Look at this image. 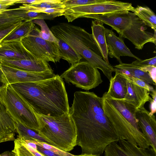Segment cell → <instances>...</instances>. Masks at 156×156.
Here are the masks:
<instances>
[{
  "instance_id": "cell-1",
  "label": "cell",
  "mask_w": 156,
  "mask_h": 156,
  "mask_svg": "<svg viewBox=\"0 0 156 156\" xmlns=\"http://www.w3.org/2000/svg\"><path fill=\"white\" fill-rule=\"evenodd\" d=\"M69 113L76 129V145L82 154L101 156L109 144L119 138L104 113L103 99L93 92L76 91Z\"/></svg>"
},
{
  "instance_id": "cell-33",
  "label": "cell",
  "mask_w": 156,
  "mask_h": 156,
  "mask_svg": "<svg viewBox=\"0 0 156 156\" xmlns=\"http://www.w3.org/2000/svg\"><path fill=\"white\" fill-rule=\"evenodd\" d=\"M30 140L33 141L37 145L46 149L50 150L59 156H77L59 149L47 143L41 142L35 140Z\"/></svg>"
},
{
  "instance_id": "cell-15",
  "label": "cell",
  "mask_w": 156,
  "mask_h": 156,
  "mask_svg": "<svg viewBox=\"0 0 156 156\" xmlns=\"http://www.w3.org/2000/svg\"><path fill=\"white\" fill-rule=\"evenodd\" d=\"M132 13L129 12L108 15H90L83 17L93 19L108 25L120 35L130 25Z\"/></svg>"
},
{
  "instance_id": "cell-20",
  "label": "cell",
  "mask_w": 156,
  "mask_h": 156,
  "mask_svg": "<svg viewBox=\"0 0 156 156\" xmlns=\"http://www.w3.org/2000/svg\"><path fill=\"white\" fill-rule=\"evenodd\" d=\"M115 76L109 81L108 90L104 93L110 98L123 100L127 92V80L119 71L115 69Z\"/></svg>"
},
{
  "instance_id": "cell-23",
  "label": "cell",
  "mask_w": 156,
  "mask_h": 156,
  "mask_svg": "<svg viewBox=\"0 0 156 156\" xmlns=\"http://www.w3.org/2000/svg\"><path fill=\"white\" fill-rule=\"evenodd\" d=\"M103 95L109 100L121 115L136 129L140 130L136 117V109L131 104L123 100L113 99ZM141 131V130H140Z\"/></svg>"
},
{
  "instance_id": "cell-45",
  "label": "cell",
  "mask_w": 156,
  "mask_h": 156,
  "mask_svg": "<svg viewBox=\"0 0 156 156\" xmlns=\"http://www.w3.org/2000/svg\"><path fill=\"white\" fill-rule=\"evenodd\" d=\"M10 151H7L0 154V156H9Z\"/></svg>"
},
{
  "instance_id": "cell-8",
  "label": "cell",
  "mask_w": 156,
  "mask_h": 156,
  "mask_svg": "<svg viewBox=\"0 0 156 156\" xmlns=\"http://www.w3.org/2000/svg\"><path fill=\"white\" fill-rule=\"evenodd\" d=\"M60 76L67 82L86 90L95 88L103 82L98 69L87 61L72 65Z\"/></svg>"
},
{
  "instance_id": "cell-35",
  "label": "cell",
  "mask_w": 156,
  "mask_h": 156,
  "mask_svg": "<svg viewBox=\"0 0 156 156\" xmlns=\"http://www.w3.org/2000/svg\"><path fill=\"white\" fill-rule=\"evenodd\" d=\"M121 74L127 80L140 87L145 88L150 92H151L154 90L152 86L142 80L132 76H128L122 73Z\"/></svg>"
},
{
  "instance_id": "cell-4",
  "label": "cell",
  "mask_w": 156,
  "mask_h": 156,
  "mask_svg": "<svg viewBox=\"0 0 156 156\" xmlns=\"http://www.w3.org/2000/svg\"><path fill=\"white\" fill-rule=\"evenodd\" d=\"M50 30L57 38L66 42L87 61L94 52L102 57L92 34L81 27L61 23L52 26Z\"/></svg>"
},
{
  "instance_id": "cell-38",
  "label": "cell",
  "mask_w": 156,
  "mask_h": 156,
  "mask_svg": "<svg viewBox=\"0 0 156 156\" xmlns=\"http://www.w3.org/2000/svg\"><path fill=\"white\" fill-rule=\"evenodd\" d=\"M139 69L142 71L147 72L153 81L156 83V67L151 66L141 67Z\"/></svg>"
},
{
  "instance_id": "cell-16",
  "label": "cell",
  "mask_w": 156,
  "mask_h": 156,
  "mask_svg": "<svg viewBox=\"0 0 156 156\" xmlns=\"http://www.w3.org/2000/svg\"><path fill=\"white\" fill-rule=\"evenodd\" d=\"M4 65L21 70L41 72L52 69L48 62L39 59H0Z\"/></svg>"
},
{
  "instance_id": "cell-19",
  "label": "cell",
  "mask_w": 156,
  "mask_h": 156,
  "mask_svg": "<svg viewBox=\"0 0 156 156\" xmlns=\"http://www.w3.org/2000/svg\"><path fill=\"white\" fill-rule=\"evenodd\" d=\"M16 132L15 122L0 101V143L14 140Z\"/></svg>"
},
{
  "instance_id": "cell-46",
  "label": "cell",
  "mask_w": 156,
  "mask_h": 156,
  "mask_svg": "<svg viewBox=\"0 0 156 156\" xmlns=\"http://www.w3.org/2000/svg\"><path fill=\"white\" fill-rule=\"evenodd\" d=\"M77 156H99L95 155H93L91 154H81Z\"/></svg>"
},
{
  "instance_id": "cell-25",
  "label": "cell",
  "mask_w": 156,
  "mask_h": 156,
  "mask_svg": "<svg viewBox=\"0 0 156 156\" xmlns=\"http://www.w3.org/2000/svg\"><path fill=\"white\" fill-rule=\"evenodd\" d=\"M59 51L61 58L73 65L80 62L82 57L77 54L67 44L57 39Z\"/></svg>"
},
{
  "instance_id": "cell-10",
  "label": "cell",
  "mask_w": 156,
  "mask_h": 156,
  "mask_svg": "<svg viewBox=\"0 0 156 156\" xmlns=\"http://www.w3.org/2000/svg\"><path fill=\"white\" fill-rule=\"evenodd\" d=\"M147 26L142 20L133 12L130 25L119 35V37L128 39L138 50L142 49L144 45L148 42L156 45V32L153 34L146 31Z\"/></svg>"
},
{
  "instance_id": "cell-39",
  "label": "cell",
  "mask_w": 156,
  "mask_h": 156,
  "mask_svg": "<svg viewBox=\"0 0 156 156\" xmlns=\"http://www.w3.org/2000/svg\"><path fill=\"white\" fill-rule=\"evenodd\" d=\"M152 96V98H151L150 99V110L149 115H154L156 112V91L154 90L150 94Z\"/></svg>"
},
{
  "instance_id": "cell-5",
  "label": "cell",
  "mask_w": 156,
  "mask_h": 156,
  "mask_svg": "<svg viewBox=\"0 0 156 156\" xmlns=\"http://www.w3.org/2000/svg\"><path fill=\"white\" fill-rule=\"evenodd\" d=\"M0 101L15 122L38 133L39 127L36 114L10 85L0 90Z\"/></svg>"
},
{
  "instance_id": "cell-2",
  "label": "cell",
  "mask_w": 156,
  "mask_h": 156,
  "mask_svg": "<svg viewBox=\"0 0 156 156\" xmlns=\"http://www.w3.org/2000/svg\"><path fill=\"white\" fill-rule=\"evenodd\" d=\"M9 85L35 113L53 117L69 113L67 93L58 75L39 81Z\"/></svg>"
},
{
  "instance_id": "cell-36",
  "label": "cell",
  "mask_w": 156,
  "mask_h": 156,
  "mask_svg": "<svg viewBox=\"0 0 156 156\" xmlns=\"http://www.w3.org/2000/svg\"><path fill=\"white\" fill-rule=\"evenodd\" d=\"M131 64L133 66L139 68L140 67L149 66L156 67V57L144 60H136Z\"/></svg>"
},
{
  "instance_id": "cell-14",
  "label": "cell",
  "mask_w": 156,
  "mask_h": 156,
  "mask_svg": "<svg viewBox=\"0 0 156 156\" xmlns=\"http://www.w3.org/2000/svg\"><path fill=\"white\" fill-rule=\"evenodd\" d=\"M105 30L108 54L110 58H115L119 64L122 63L120 59L122 56H127L136 60H141L131 52L122 38L117 37L112 30L105 28Z\"/></svg>"
},
{
  "instance_id": "cell-26",
  "label": "cell",
  "mask_w": 156,
  "mask_h": 156,
  "mask_svg": "<svg viewBox=\"0 0 156 156\" xmlns=\"http://www.w3.org/2000/svg\"><path fill=\"white\" fill-rule=\"evenodd\" d=\"M133 13L142 20L147 26L156 32V16L154 13L149 7L137 5L134 8Z\"/></svg>"
},
{
  "instance_id": "cell-44",
  "label": "cell",
  "mask_w": 156,
  "mask_h": 156,
  "mask_svg": "<svg viewBox=\"0 0 156 156\" xmlns=\"http://www.w3.org/2000/svg\"><path fill=\"white\" fill-rule=\"evenodd\" d=\"M25 144L26 146L27 147V148H28V149L30 150V151L33 153V154L35 156H44V155H43L40 152H38L37 150V151L35 150L34 149H33L28 146L26 144Z\"/></svg>"
},
{
  "instance_id": "cell-27",
  "label": "cell",
  "mask_w": 156,
  "mask_h": 156,
  "mask_svg": "<svg viewBox=\"0 0 156 156\" xmlns=\"http://www.w3.org/2000/svg\"><path fill=\"white\" fill-rule=\"evenodd\" d=\"M114 67L115 68L127 70L130 73V76L142 80L149 84L156 85V83L153 81L147 72L139 69V68L133 66L131 63L122 62L114 66Z\"/></svg>"
},
{
  "instance_id": "cell-29",
  "label": "cell",
  "mask_w": 156,
  "mask_h": 156,
  "mask_svg": "<svg viewBox=\"0 0 156 156\" xmlns=\"http://www.w3.org/2000/svg\"><path fill=\"white\" fill-rule=\"evenodd\" d=\"M32 22L41 27V30L38 34L40 37L45 40L58 44L57 39L54 35L44 20L36 19L33 20Z\"/></svg>"
},
{
  "instance_id": "cell-21",
  "label": "cell",
  "mask_w": 156,
  "mask_h": 156,
  "mask_svg": "<svg viewBox=\"0 0 156 156\" xmlns=\"http://www.w3.org/2000/svg\"><path fill=\"white\" fill-rule=\"evenodd\" d=\"M1 12L9 16L21 18L24 21H33L36 19L52 20L58 16L56 15L30 11L24 4L18 8L7 9Z\"/></svg>"
},
{
  "instance_id": "cell-7",
  "label": "cell",
  "mask_w": 156,
  "mask_h": 156,
  "mask_svg": "<svg viewBox=\"0 0 156 156\" xmlns=\"http://www.w3.org/2000/svg\"><path fill=\"white\" fill-rule=\"evenodd\" d=\"M134 8L131 3L104 0L101 2L94 4L66 9L63 15L69 22L88 15H108L130 11L133 12Z\"/></svg>"
},
{
  "instance_id": "cell-43",
  "label": "cell",
  "mask_w": 156,
  "mask_h": 156,
  "mask_svg": "<svg viewBox=\"0 0 156 156\" xmlns=\"http://www.w3.org/2000/svg\"><path fill=\"white\" fill-rule=\"evenodd\" d=\"M41 0H18L16 4L22 3L33 4L41 1Z\"/></svg>"
},
{
  "instance_id": "cell-32",
  "label": "cell",
  "mask_w": 156,
  "mask_h": 156,
  "mask_svg": "<svg viewBox=\"0 0 156 156\" xmlns=\"http://www.w3.org/2000/svg\"><path fill=\"white\" fill-rule=\"evenodd\" d=\"M104 0H63L65 9L74 7L94 4Z\"/></svg>"
},
{
  "instance_id": "cell-41",
  "label": "cell",
  "mask_w": 156,
  "mask_h": 156,
  "mask_svg": "<svg viewBox=\"0 0 156 156\" xmlns=\"http://www.w3.org/2000/svg\"><path fill=\"white\" fill-rule=\"evenodd\" d=\"M37 145V150L44 156H59L52 151Z\"/></svg>"
},
{
  "instance_id": "cell-34",
  "label": "cell",
  "mask_w": 156,
  "mask_h": 156,
  "mask_svg": "<svg viewBox=\"0 0 156 156\" xmlns=\"http://www.w3.org/2000/svg\"><path fill=\"white\" fill-rule=\"evenodd\" d=\"M23 21L22 19L9 16L0 12V27L12 25Z\"/></svg>"
},
{
  "instance_id": "cell-12",
  "label": "cell",
  "mask_w": 156,
  "mask_h": 156,
  "mask_svg": "<svg viewBox=\"0 0 156 156\" xmlns=\"http://www.w3.org/2000/svg\"><path fill=\"white\" fill-rule=\"evenodd\" d=\"M104 156H156L151 147L144 149L123 139L112 143L106 148Z\"/></svg>"
},
{
  "instance_id": "cell-30",
  "label": "cell",
  "mask_w": 156,
  "mask_h": 156,
  "mask_svg": "<svg viewBox=\"0 0 156 156\" xmlns=\"http://www.w3.org/2000/svg\"><path fill=\"white\" fill-rule=\"evenodd\" d=\"M12 151L17 156H35L18 137L14 140V147Z\"/></svg>"
},
{
  "instance_id": "cell-47",
  "label": "cell",
  "mask_w": 156,
  "mask_h": 156,
  "mask_svg": "<svg viewBox=\"0 0 156 156\" xmlns=\"http://www.w3.org/2000/svg\"><path fill=\"white\" fill-rule=\"evenodd\" d=\"M9 156H17L16 154H15L12 151L10 152Z\"/></svg>"
},
{
  "instance_id": "cell-18",
  "label": "cell",
  "mask_w": 156,
  "mask_h": 156,
  "mask_svg": "<svg viewBox=\"0 0 156 156\" xmlns=\"http://www.w3.org/2000/svg\"><path fill=\"white\" fill-rule=\"evenodd\" d=\"M127 80V92L123 100L133 105L136 109L144 107L145 103L149 101L151 98L150 92Z\"/></svg>"
},
{
  "instance_id": "cell-3",
  "label": "cell",
  "mask_w": 156,
  "mask_h": 156,
  "mask_svg": "<svg viewBox=\"0 0 156 156\" xmlns=\"http://www.w3.org/2000/svg\"><path fill=\"white\" fill-rule=\"evenodd\" d=\"M35 114L39 125L38 133L49 144L67 152L76 145V129L69 113L55 117Z\"/></svg>"
},
{
  "instance_id": "cell-17",
  "label": "cell",
  "mask_w": 156,
  "mask_h": 156,
  "mask_svg": "<svg viewBox=\"0 0 156 156\" xmlns=\"http://www.w3.org/2000/svg\"><path fill=\"white\" fill-rule=\"evenodd\" d=\"M0 59L35 58L25 48L21 41H12L0 42Z\"/></svg>"
},
{
  "instance_id": "cell-13",
  "label": "cell",
  "mask_w": 156,
  "mask_h": 156,
  "mask_svg": "<svg viewBox=\"0 0 156 156\" xmlns=\"http://www.w3.org/2000/svg\"><path fill=\"white\" fill-rule=\"evenodd\" d=\"M144 107L136 109V117L139 127L148 141L151 147L156 151V120L154 115Z\"/></svg>"
},
{
  "instance_id": "cell-6",
  "label": "cell",
  "mask_w": 156,
  "mask_h": 156,
  "mask_svg": "<svg viewBox=\"0 0 156 156\" xmlns=\"http://www.w3.org/2000/svg\"><path fill=\"white\" fill-rule=\"evenodd\" d=\"M103 108L119 139L125 140L140 148H149L151 145L141 131L136 129L126 120L103 94Z\"/></svg>"
},
{
  "instance_id": "cell-42",
  "label": "cell",
  "mask_w": 156,
  "mask_h": 156,
  "mask_svg": "<svg viewBox=\"0 0 156 156\" xmlns=\"http://www.w3.org/2000/svg\"><path fill=\"white\" fill-rule=\"evenodd\" d=\"M8 85V82L1 68L0 63V90Z\"/></svg>"
},
{
  "instance_id": "cell-24",
  "label": "cell",
  "mask_w": 156,
  "mask_h": 156,
  "mask_svg": "<svg viewBox=\"0 0 156 156\" xmlns=\"http://www.w3.org/2000/svg\"><path fill=\"white\" fill-rule=\"evenodd\" d=\"M35 25L32 21H22L1 42L21 41L29 35Z\"/></svg>"
},
{
  "instance_id": "cell-9",
  "label": "cell",
  "mask_w": 156,
  "mask_h": 156,
  "mask_svg": "<svg viewBox=\"0 0 156 156\" xmlns=\"http://www.w3.org/2000/svg\"><path fill=\"white\" fill-rule=\"evenodd\" d=\"M40 31L35 25L29 35L22 39L23 46L35 59L48 62H59L61 58L58 44L40 37Z\"/></svg>"
},
{
  "instance_id": "cell-22",
  "label": "cell",
  "mask_w": 156,
  "mask_h": 156,
  "mask_svg": "<svg viewBox=\"0 0 156 156\" xmlns=\"http://www.w3.org/2000/svg\"><path fill=\"white\" fill-rule=\"evenodd\" d=\"M91 34L95 42L98 47L103 59L108 64L107 46L106 43L105 27L103 23L94 20L92 21Z\"/></svg>"
},
{
  "instance_id": "cell-28",
  "label": "cell",
  "mask_w": 156,
  "mask_h": 156,
  "mask_svg": "<svg viewBox=\"0 0 156 156\" xmlns=\"http://www.w3.org/2000/svg\"><path fill=\"white\" fill-rule=\"evenodd\" d=\"M16 132L18 137L30 140H35L41 142L48 143L34 130L19 122H15Z\"/></svg>"
},
{
  "instance_id": "cell-37",
  "label": "cell",
  "mask_w": 156,
  "mask_h": 156,
  "mask_svg": "<svg viewBox=\"0 0 156 156\" xmlns=\"http://www.w3.org/2000/svg\"><path fill=\"white\" fill-rule=\"evenodd\" d=\"M22 21L14 24L5 25L0 27V42Z\"/></svg>"
},
{
  "instance_id": "cell-31",
  "label": "cell",
  "mask_w": 156,
  "mask_h": 156,
  "mask_svg": "<svg viewBox=\"0 0 156 156\" xmlns=\"http://www.w3.org/2000/svg\"><path fill=\"white\" fill-rule=\"evenodd\" d=\"M30 5L33 7L42 8H64L63 0H41L36 4Z\"/></svg>"
},
{
  "instance_id": "cell-40",
  "label": "cell",
  "mask_w": 156,
  "mask_h": 156,
  "mask_svg": "<svg viewBox=\"0 0 156 156\" xmlns=\"http://www.w3.org/2000/svg\"><path fill=\"white\" fill-rule=\"evenodd\" d=\"M18 0H0V12L16 4Z\"/></svg>"
},
{
  "instance_id": "cell-11",
  "label": "cell",
  "mask_w": 156,
  "mask_h": 156,
  "mask_svg": "<svg viewBox=\"0 0 156 156\" xmlns=\"http://www.w3.org/2000/svg\"><path fill=\"white\" fill-rule=\"evenodd\" d=\"M0 66L9 85L39 81L53 78L56 75L52 69L43 72H35L21 70L1 63Z\"/></svg>"
}]
</instances>
